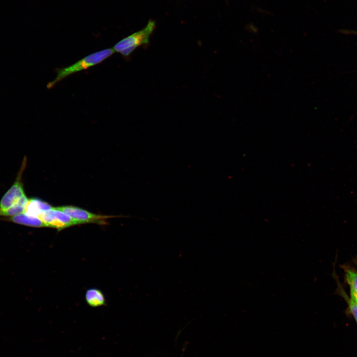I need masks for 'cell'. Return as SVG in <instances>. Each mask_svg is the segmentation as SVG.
Wrapping results in <instances>:
<instances>
[{
	"label": "cell",
	"mask_w": 357,
	"mask_h": 357,
	"mask_svg": "<svg viewBox=\"0 0 357 357\" xmlns=\"http://www.w3.org/2000/svg\"><path fill=\"white\" fill-rule=\"evenodd\" d=\"M114 52L113 48L102 50L84 57L72 65L59 69L57 71L56 78L48 84V88L53 87L57 83L73 73L102 62L111 56Z\"/></svg>",
	"instance_id": "6da1fadb"
},
{
	"label": "cell",
	"mask_w": 357,
	"mask_h": 357,
	"mask_svg": "<svg viewBox=\"0 0 357 357\" xmlns=\"http://www.w3.org/2000/svg\"><path fill=\"white\" fill-rule=\"evenodd\" d=\"M155 26V21L149 20L143 29L122 39L116 43L113 49L115 52L119 53L124 56H129L137 47L149 44L150 36Z\"/></svg>",
	"instance_id": "7a4b0ae2"
},
{
	"label": "cell",
	"mask_w": 357,
	"mask_h": 357,
	"mask_svg": "<svg viewBox=\"0 0 357 357\" xmlns=\"http://www.w3.org/2000/svg\"><path fill=\"white\" fill-rule=\"evenodd\" d=\"M38 218L46 227H52L60 231L79 224L68 214L56 207L42 212Z\"/></svg>",
	"instance_id": "3957f363"
},
{
	"label": "cell",
	"mask_w": 357,
	"mask_h": 357,
	"mask_svg": "<svg viewBox=\"0 0 357 357\" xmlns=\"http://www.w3.org/2000/svg\"><path fill=\"white\" fill-rule=\"evenodd\" d=\"M56 208L68 214L79 224L95 223L104 225L106 224L107 219L114 217L98 215L73 206H62Z\"/></svg>",
	"instance_id": "277c9868"
},
{
	"label": "cell",
	"mask_w": 357,
	"mask_h": 357,
	"mask_svg": "<svg viewBox=\"0 0 357 357\" xmlns=\"http://www.w3.org/2000/svg\"><path fill=\"white\" fill-rule=\"evenodd\" d=\"M22 168L15 182L1 198L0 201V211L11 207L17 203L23 196L26 195L21 182V177L23 171Z\"/></svg>",
	"instance_id": "5b68a950"
},
{
	"label": "cell",
	"mask_w": 357,
	"mask_h": 357,
	"mask_svg": "<svg viewBox=\"0 0 357 357\" xmlns=\"http://www.w3.org/2000/svg\"><path fill=\"white\" fill-rule=\"evenodd\" d=\"M344 272L346 282L350 290V298L357 302V270L350 265L341 266Z\"/></svg>",
	"instance_id": "8992f818"
},
{
	"label": "cell",
	"mask_w": 357,
	"mask_h": 357,
	"mask_svg": "<svg viewBox=\"0 0 357 357\" xmlns=\"http://www.w3.org/2000/svg\"><path fill=\"white\" fill-rule=\"evenodd\" d=\"M51 208H52V206L46 202L38 198H30L28 199L24 213L28 215L38 218L42 212Z\"/></svg>",
	"instance_id": "52a82bcc"
},
{
	"label": "cell",
	"mask_w": 357,
	"mask_h": 357,
	"mask_svg": "<svg viewBox=\"0 0 357 357\" xmlns=\"http://www.w3.org/2000/svg\"><path fill=\"white\" fill-rule=\"evenodd\" d=\"M12 222L33 227H46L43 222L38 217H33L22 213L8 218Z\"/></svg>",
	"instance_id": "ba28073f"
},
{
	"label": "cell",
	"mask_w": 357,
	"mask_h": 357,
	"mask_svg": "<svg viewBox=\"0 0 357 357\" xmlns=\"http://www.w3.org/2000/svg\"><path fill=\"white\" fill-rule=\"evenodd\" d=\"M85 299L87 304L92 307L102 306L106 302L103 293L96 288H91L86 291Z\"/></svg>",
	"instance_id": "9c48e42d"
},
{
	"label": "cell",
	"mask_w": 357,
	"mask_h": 357,
	"mask_svg": "<svg viewBox=\"0 0 357 357\" xmlns=\"http://www.w3.org/2000/svg\"><path fill=\"white\" fill-rule=\"evenodd\" d=\"M28 199L26 195L23 196L17 203L11 207L5 210L0 211V216L10 217L24 213Z\"/></svg>",
	"instance_id": "30bf717a"
},
{
	"label": "cell",
	"mask_w": 357,
	"mask_h": 357,
	"mask_svg": "<svg viewBox=\"0 0 357 357\" xmlns=\"http://www.w3.org/2000/svg\"><path fill=\"white\" fill-rule=\"evenodd\" d=\"M339 291L341 295L342 296L347 302L349 313L352 315L357 323V302L355 301L351 298H349L342 287L339 289Z\"/></svg>",
	"instance_id": "8fae6325"
}]
</instances>
